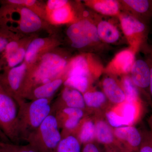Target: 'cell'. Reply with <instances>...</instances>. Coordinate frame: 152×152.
I'll list each match as a JSON object with an SVG mask.
<instances>
[{
  "mask_svg": "<svg viewBox=\"0 0 152 152\" xmlns=\"http://www.w3.org/2000/svg\"><path fill=\"white\" fill-rule=\"evenodd\" d=\"M0 27L5 28L20 36L37 34L46 31L56 34L55 27L25 7L15 5L7 0L0 1Z\"/></svg>",
  "mask_w": 152,
  "mask_h": 152,
  "instance_id": "1",
  "label": "cell"
},
{
  "mask_svg": "<svg viewBox=\"0 0 152 152\" xmlns=\"http://www.w3.org/2000/svg\"><path fill=\"white\" fill-rule=\"evenodd\" d=\"M72 57L66 50L59 47L41 56L28 67L23 89L25 100L33 88L65 75Z\"/></svg>",
  "mask_w": 152,
  "mask_h": 152,
  "instance_id": "2",
  "label": "cell"
},
{
  "mask_svg": "<svg viewBox=\"0 0 152 152\" xmlns=\"http://www.w3.org/2000/svg\"><path fill=\"white\" fill-rule=\"evenodd\" d=\"M53 99L26 101L19 106L18 131L20 142H26L50 114Z\"/></svg>",
  "mask_w": 152,
  "mask_h": 152,
  "instance_id": "3",
  "label": "cell"
},
{
  "mask_svg": "<svg viewBox=\"0 0 152 152\" xmlns=\"http://www.w3.org/2000/svg\"><path fill=\"white\" fill-rule=\"evenodd\" d=\"M66 34L71 46L79 50L90 53L91 49L102 45L96 23L86 11L78 20L69 25Z\"/></svg>",
  "mask_w": 152,
  "mask_h": 152,
  "instance_id": "4",
  "label": "cell"
},
{
  "mask_svg": "<svg viewBox=\"0 0 152 152\" xmlns=\"http://www.w3.org/2000/svg\"><path fill=\"white\" fill-rule=\"evenodd\" d=\"M62 138L61 129L52 110L50 114L27 140L39 152H56Z\"/></svg>",
  "mask_w": 152,
  "mask_h": 152,
  "instance_id": "5",
  "label": "cell"
},
{
  "mask_svg": "<svg viewBox=\"0 0 152 152\" xmlns=\"http://www.w3.org/2000/svg\"><path fill=\"white\" fill-rule=\"evenodd\" d=\"M19 105L0 85V129L10 142L20 144L18 131Z\"/></svg>",
  "mask_w": 152,
  "mask_h": 152,
  "instance_id": "6",
  "label": "cell"
},
{
  "mask_svg": "<svg viewBox=\"0 0 152 152\" xmlns=\"http://www.w3.org/2000/svg\"><path fill=\"white\" fill-rule=\"evenodd\" d=\"M104 69L102 64L94 54L82 52L71 57L65 73L66 77L70 75L86 76L94 82L104 73Z\"/></svg>",
  "mask_w": 152,
  "mask_h": 152,
  "instance_id": "7",
  "label": "cell"
},
{
  "mask_svg": "<svg viewBox=\"0 0 152 152\" xmlns=\"http://www.w3.org/2000/svg\"><path fill=\"white\" fill-rule=\"evenodd\" d=\"M118 18L129 48L137 53L142 46L147 42L148 25L124 12H121Z\"/></svg>",
  "mask_w": 152,
  "mask_h": 152,
  "instance_id": "8",
  "label": "cell"
},
{
  "mask_svg": "<svg viewBox=\"0 0 152 152\" xmlns=\"http://www.w3.org/2000/svg\"><path fill=\"white\" fill-rule=\"evenodd\" d=\"M27 69L23 62L16 66L3 70L0 73V85L19 106L26 101L23 98V89Z\"/></svg>",
  "mask_w": 152,
  "mask_h": 152,
  "instance_id": "9",
  "label": "cell"
},
{
  "mask_svg": "<svg viewBox=\"0 0 152 152\" xmlns=\"http://www.w3.org/2000/svg\"><path fill=\"white\" fill-rule=\"evenodd\" d=\"M37 37V34L18 36L10 41L0 55L3 70L14 67L23 62L29 45Z\"/></svg>",
  "mask_w": 152,
  "mask_h": 152,
  "instance_id": "10",
  "label": "cell"
},
{
  "mask_svg": "<svg viewBox=\"0 0 152 152\" xmlns=\"http://www.w3.org/2000/svg\"><path fill=\"white\" fill-rule=\"evenodd\" d=\"M62 42L56 34L50 35L45 37H37L30 43L24 62L27 66L31 65L41 56L60 47Z\"/></svg>",
  "mask_w": 152,
  "mask_h": 152,
  "instance_id": "11",
  "label": "cell"
},
{
  "mask_svg": "<svg viewBox=\"0 0 152 152\" xmlns=\"http://www.w3.org/2000/svg\"><path fill=\"white\" fill-rule=\"evenodd\" d=\"M68 1L64 4L47 13V21L53 26L70 25L80 18L83 11L79 2Z\"/></svg>",
  "mask_w": 152,
  "mask_h": 152,
  "instance_id": "12",
  "label": "cell"
},
{
  "mask_svg": "<svg viewBox=\"0 0 152 152\" xmlns=\"http://www.w3.org/2000/svg\"><path fill=\"white\" fill-rule=\"evenodd\" d=\"M129 75L152 110V99L150 91L151 72L148 64L144 58H136Z\"/></svg>",
  "mask_w": 152,
  "mask_h": 152,
  "instance_id": "13",
  "label": "cell"
},
{
  "mask_svg": "<svg viewBox=\"0 0 152 152\" xmlns=\"http://www.w3.org/2000/svg\"><path fill=\"white\" fill-rule=\"evenodd\" d=\"M143 102L126 99L122 103L114 106L112 110L117 114L122 126H134L141 119L144 113Z\"/></svg>",
  "mask_w": 152,
  "mask_h": 152,
  "instance_id": "14",
  "label": "cell"
},
{
  "mask_svg": "<svg viewBox=\"0 0 152 152\" xmlns=\"http://www.w3.org/2000/svg\"><path fill=\"white\" fill-rule=\"evenodd\" d=\"M136 54L129 48L121 51L104 67V73L113 77L129 75L136 60Z\"/></svg>",
  "mask_w": 152,
  "mask_h": 152,
  "instance_id": "15",
  "label": "cell"
},
{
  "mask_svg": "<svg viewBox=\"0 0 152 152\" xmlns=\"http://www.w3.org/2000/svg\"><path fill=\"white\" fill-rule=\"evenodd\" d=\"M65 107L80 109L86 112L83 94L73 88L63 86L58 96L53 102L52 110L56 112Z\"/></svg>",
  "mask_w": 152,
  "mask_h": 152,
  "instance_id": "16",
  "label": "cell"
},
{
  "mask_svg": "<svg viewBox=\"0 0 152 152\" xmlns=\"http://www.w3.org/2000/svg\"><path fill=\"white\" fill-rule=\"evenodd\" d=\"M124 12L138 19L148 25L152 19V1L122 0L119 1Z\"/></svg>",
  "mask_w": 152,
  "mask_h": 152,
  "instance_id": "17",
  "label": "cell"
},
{
  "mask_svg": "<svg viewBox=\"0 0 152 152\" xmlns=\"http://www.w3.org/2000/svg\"><path fill=\"white\" fill-rule=\"evenodd\" d=\"M113 130L116 138L128 152L138 151L142 141L141 131L134 126L115 128Z\"/></svg>",
  "mask_w": 152,
  "mask_h": 152,
  "instance_id": "18",
  "label": "cell"
},
{
  "mask_svg": "<svg viewBox=\"0 0 152 152\" xmlns=\"http://www.w3.org/2000/svg\"><path fill=\"white\" fill-rule=\"evenodd\" d=\"M66 79L65 74L48 83L34 87L29 92L25 99L31 101L38 99H54L58 91L64 86Z\"/></svg>",
  "mask_w": 152,
  "mask_h": 152,
  "instance_id": "19",
  "label": "cell"
},
{
  "mask_svg": "<svg viewBox=\"0 0 152 152\" xmlns=\"http://www.w3.org/2000/svg\"><path fill=\"white\" fill-rule=\"evenodd\" d=\"M96 140L104 145L107 148L113 150L125 149L122 145L116 138L114 134L113 128L107 121L97 119L95 121Z\"/></svg>",
  "mask_w": 152,
  "mask_h": 152,
  "instance_id": "20",
  "label": "cell"
},
{
  "mask_svg": "<svg viewBox=\"0 0 152 152\" xmlns=\"http://www.w3.org/2000/svg\"><path fill=\"white\" fill-rule=\"evenodd\" d=\"M103 92L108 100L115 105L125 102L126 96L120 81L115 77L108 75L104 78L102 83Z\"/></svg>",
  "mask_w": 152,
  "mask_h": 152,
  "instance_id": "21",
  "label": "cell"
},
{
  "mask_svg": "<svg viewBox=\"0 0 152 152\" xmlns=\"http://www.w3.org/2000/svg\"><path fill=\"white\" fill-rule=\"evenodd\" d=\"M84 5L98 13L108 16L118 17L121 7L119 1L116 0H85Z\"/></svg>",
  "mask_w": 152,
  "mask_h": 152,
  "instance_id": "22",
  "label": "cell"
},
{
  "mask_svg": "<svg viewBox=\"0 0 152 152\" xmlns=\"http://www.w3.org/2000/svg\"><path fill=\"white\" fill-rule=\"evenodd\" d=\"M96 27L98 36L102 42L113 44L119 39V31L111 22L101 20L97 23Z\"/></svg>",
  "mask_w": 152,
  "mask_h": 152,
  "instance_id": "23",
  "label": "cell"
},
{
  "mask_svg": "<svg viewBox=\"0 0 152 152\" xmlns=\"http://www.w3.org/2000/svg\"><path fill=\"white\" fill-rule=\"evenodd\" d=\"M88 117L83 120L75 134L82 145L94 142L96 140L95 122Z\"/></svg>",
  "mask_w": 152,
  "mask_h": 152,
  "instance_id": "24",
  "label": "cell"
},
{
  "mask_svg": "<svg viewBox=\"0 0 152 152\" xmlns=\"http://www.w3.org/2000/svg\"><path fill=\"white\" fill-rule=\"evenodd\" d=\"M86 112L88 110H94L102 108L108 100L103 91L94 89L92 88L83 94Z\"/></svg>",
  "mask_w": 152,
  "mask_h": 152,
  "instance_id": "25",
  "label": "cell"
},
{
  "mask_svg": "<svg viewBox=\"0 0 152 152\" xmlns=\"http://www.w3.org/2000/svg\"><path fill=\"white\" fill-rule=\"evenodd\" d=\"M7 1L8 2L13 4L25 7L31 10L35 13L42 19L47 21L45 2L43 1H39V0H7Z\"/></svg>",
  "mask_w": 152,
  "mask_h": 152,
  "instance_id": "26",
  "label": "cell"
},
{
  "mask_svg": "<svg viewBox=\"0 0 152 152\" xmlns=\"http://www.w3.org/2000/svg\"><path fill=\"white\" fill-rule=\"evenodd\" d=\"M93 82L92 80L86 76L70 75L67 77L64 86L73 88L83 94L92 88Z\"/></svg>",
  "mask_w": 152,
  "mask_h": 152,
  "instance_id": "27",
  "label": "cell"
},
{
  "mask_svg": "<svg viewBox=\"0 0 152 152\" xmlns=\"http://www.w3.org/2000/svg\"><path fill=\"white\" fill-rule=\"evenodd\" d=\"M81 144L75 134L62 136L56 152H81Z\"/></svg>",
  "mask_w": 152,
  "mask_h": 152,
  "instance_id": "28",
  "label": "cell"
},
{
  "mask_svg": "<svg viewBox=\"0 0 152 152\" xmlns=\"http://www.w3.org/2000/svg\"><path fill=\"white\" fill-rule=\"evenodd\" d=\"M126 96V99L140 100L142 99L141 94L133 83L129 75L122 76L120 81Z\"/></svg>",
  "mask_w": 152,
  "mask_h": 152,
  "instance_id": "29",
  "label": "cell"
},
{
  "mask_svg": "<svg viewBox=\"0 0 152 152\" xmlns=\"http://www.w3.org/2000/svg\"><path fill=\"white\" fill-rule=\"evenodd\" d=\"M0 152H39L29 144L22 145L0 141Z\"/></svg>",
  "mask_w": 152,
  "mask_h": 152,
  "instance_id": "30",
  "label": "cell"
},
{
  "mask_svg": "<svg viewBox=\"0 0 152 152\" xmlns=\"http://www.w3.org/2000/svg\"><path fill=\"white\" fill-rule=\"evenodd\" d=\"M18 36L4 28L0 27V55L4 50L6 46L10 41Z\"/></svg>",
  "mask_w": 152,
  "mask_h": 152,
  "instance_id": "31",
  "label": "cell"
},
{
  "mask_svg": "<svg viewBox=\"0 0 152 152\" xmlns=\"http://www.w3.org/2000/svg\"><path fill=\"white\" fill-rule=\"evenodd\" d=\"M144 54V58L147 61L150 67L151 72L150 91L152 99V45L146 43L143 45L140 50Z\"/></svg>",
  "mask_w": 152,
  "mask_h": 152,
  "instance_id": "32",
  "label": "cell"
},
{
  "mask_svg": "<svg viewBox=\"0 0 152 152\" xmlns=\"http://www.w3.org/2000/svg\"><path fill=\"white\" fill-rule=\"evenodd\" d=\"M142 141L138 152H152V137L149 131H141Z\"/></svg>",
  "mask_w": 152,
  "mask_h": 152,
  "instance_id": "33",
  "label": "cell"
},
{
  "mask_svg": "<svg viewBox=\"0 0 152 152\" xmlns=\"http://www.w3.org/2000/svg\"><path fill=\"white\" fill-rule=\"evenodd\" d=\"M81 152H100L99 150L94 142L89 143L83 145Z\"/></svg>",
  "mask_w": 152,
  "mask_h": 152,
  "instance_id": "34",
  "label": "cell"
},
{
  "mask_svg": "<svg viewBox=\"0 0 152 152\" xmlns=\"http://www.w3.org/2000/svg\"><path fill=\"white\" fill-rule=\"evenodd\" d=\"M0 140L4 142H10L8 139L0 129Z\"/></svg>",
  "mask_w": 152,
  "mask_h": 152,
  "instance_id": "35",
  "label": "cell"
},
{
  "mask_svg": "<svg viewBox=\"0 0 152 152\" xmlns=\"http://www.w3.org/2000/svg\"><path fill=\"white\" fill-rule=\"evenodd\" d=\"M148 124L150 129L149 132L152 137V114L148 118Z\"/></svg>",
  "mask_w": 152,
  "mask_h": 152,
  "instance_id": "36",
  "label": "cell"
},
{
  "mask_svg": "<svg viewBox=\"0 0 152 152\" xmlns=\"http://www.w3.org/2000/svg\"><path fill=\"white\" fill-rule=\"evenodd\" d=\"M3 69H4V66H3L2 62V61L0 59V73H1Z\"/></svg>",
  "mask_w": 152,
  "mask_h": 152,
  "instance_id": "37",
  "label": "cell"
},
{
  "mask_svg": "<svg viewBox=\"0 0 152 152\" xmlns=\"http://www.w3.org/2000/svg\"><path fill=\"white\" fill-rule=\"evenodd\" d=\"M113 152H128L125 149L123 150H114Z\"/></svg>",
  "mask_w": 152,
  "mask_h": 152,
  "instance_id": "38",
  "label": "cell"
},
{
  "mask_svg": "<svg viewBox=\"0 0 152 152\" xmlns=\"http://www.w3.org/2000/svg\"><path fill=\"white\" fill-rule=\"evenodd\" d=\"M114 150H113L111 149L107 148V151L106 152H113Z\"/></svg>",
  "mask_w": 152,
  "mask_h": 152,
  "instance_id": "39",
  "label": "cell"
}]
</instances>
